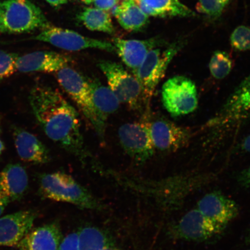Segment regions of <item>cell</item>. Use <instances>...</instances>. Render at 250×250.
I'll list each match as a JSON object with an SVG mask.
<instances>
[{
	"mask_svg": "<svg viewBox=\"0 0 250 250\" xmlns=\"http://www.w3.org/2000/svg\"><path fill=\"white\" fill-rule=\"evenodd\" d=\"M83 2L86 4H90L93 2V0H81Z\"/></svg>",
	"mask_w": 250,
	"mask_h": 250,
	"instance_id": "cell-37",
	"label": "cell"
},
{
	"mask_svg": "<svg viewBox=\"0 0 250 250\" xmlns=\"http://www.w3.org/2000/svg\"><path fill=\"white\" fill-rule=\"evenodd\" d=\"M56 77L59 83L76 103L99 136L104 138L105 127L103 126L96 114L87 78L68 66L58 71Z\"/></svg>",
	"mask_w": 250,
	"mask_h": 250,
	"instance_id": "cell-4",
	"label": "cell"
},
{
	"mask_svg": "<svg viewBox=\"0 0 250 250\" xmlns=\"http://www.w3.org/2000/svg\"><path fill=\"white\" fill-rule=\"evenodd\" d=\"M225 229L206 218L198 209L187 212L168 228L172 239L186 241L205 242L218 238Z\"/></svg>",
	"mask_w": 250,
	"mask_h": 250,
	"instance_id": "cell-8",
	"label": "cell"
},
{
	"mask_svg": "<svg viewBox=\"0 0 250 250\" xmlns=\"http://www.w3.org/2000/svg\"><path fill=\"white\" fill-rule=\"evenodd\" d=\"M162 103L172 117L191 113L198 105L195 83L184 76H175L166 82L162 89Z\"/></svg>",
	"mask_w": 250,
	"mask_h": 250,
	"instance_id": "cell-7",
	"label": "cell"
},
{
	"mask_svg": "<svg viewBox=\"0 0 250 250\" xmlns=\"http://www.w3.org/2000/svg\"><path fill=\"white\" fill-rule=\"evenodd\" d=\"M120 0H93L96 8L108 11L115 7Z\"/></svg>",
	"mask_w": 250,
	"mask_h": 250,
	"instance_id": "cell-30",
	"label": "cell"
},
{
	"mask_svg": "<svg viewBox=\"0 0 250 250\" xmlns=\"http://www.w3.org/2000/svg\"><path fill=\"white\" fill-rule=\"evenodd\" d=\"M148 17H192L195 13L179 0H132Z\"/></svg>",
	"mask_w": 250,
	"mask_h": 250,
	"instance_id": "cell-20",
	"label": "cell"
},
{
	"mask_svg": "<svg viewBox=\"0 0 250 250\" xmlns=\"http://www.w3.org/2000/svg\"><path fill=\"white\" fill-rule=\"evenodd\" d=\"M78 232V250L117 249L110 236L98 228L87 227Z\"/></svg>",
	"mask_w": 250,
	"mask_h": 250,
	"instance_id": "cell-22",
	"label": "cell"
},
{
	"mask_svg": "<svg viewBox=\"0 0 250 250\" xmlns=\"http://www.w3.org/2000/svg\"><path fill=\"white\" fill-rule=\"evenodd\" d=\"M233 62L229 55L223 51H216L212 56L209 69L215 79L222 80L229 74L232 69Z\"/></svg>",
	"mask_w": 250,
	"mask_h": 250,
	"instance_id": "cell-24",
	"label": "cell"
},
{
	"mask_svg": "<svg viewBox=\"0 0 250 250\" xmlns=\"http://www.w3.org/2000/svg\"><path fill=\"white\" fill-rule=\"evenodd\" d=\"M148 126L155 148L164 152H175L188 145L191 133L165 118H158Z\"/></svg>",
	"mask_w": 250,
	"mask_h": 250,
	"instance_id": "cell-11",
	"label": "cell"
},
{
	"mask_svg": "<svg viewBox=\"0 0 250 250\" xmlns=\"http://www.w3.org/2000/svg\"><path fill=\"white\" fill-rule=\"evenodd\" d=\"M58 250H78V232L68 234L62 239Z\"/></svg>",
	"mask_w": 250,
	"mask_h": 250,
	"instance_id": "cell-29",
	"label": "cell"
},
{
	"mask_svg": "<svg viewBox=\"0 0 250 250\" xmlns=\"http://www.w3.org/2000/svg\"><path fill=\"white\" fill-rule=\"evenodd\" d=\"M237 181L242 186L250 187V167L244 170L237 176Z\"/></svg>",
	"mask_w": 250,
	"mask_h": 250,
	"instance_id": "cell-31",
	"label": "cell"
},
{
	"mask_svg": "<svg viewBox=\"0 0 250 250\" xmlns=\"http://www.w3.org/2000/svg\"><path fill=\"white\" fill-rule=\"evenodd\" d=\"M98 65L107 78L109 89L119 101L133 109L140 108L144 98L142 87L137 78L116 62L103 61Z\"/></svg>",
	"mask_w": 250,
	"mask_h": 250,
	"instance_id": "cell-6",
	"label": "cell"
},
{
	"mask_svg": "<svg viewBox=\"0 0 250 250\" xmlns=\"http://www.w3.org/2000/svg\"><path fill=\"white\" fill-rule=\"evenodd\" d=\"M250 250V249H249V250Z\"/></svg>",
	"mask_w": 250,
	"mask_h": 250,
	"instance_id": "cell-39",
	"label": "cell"
},
{
	"mask_svg": "<svg viewBox=\"0 0 250 250\" xmlns=\"http://www.w3.org/2000/svg\"><path fill=\"white\" fill-rule=\"evenodd\" d=\"M233 96L240 107L250 111V74L234 90Z\"/></svg>",
	"mask_w": 250,
	"mask_h": 250,
	"instance_id": "cell-27",
	"label": "cell"
},
{
	"mask_svg": "<svg viewBox=\"0 0 250 250\" xmlns=\"http://www.w3.org/2000/svg\"><path fill=\"white\" fill-rule=\"evenodd\" d=\"M5 149V146L4 145V143L2 142V141L0 140V155L2 154L3 151H4Z\"/></svg>",
	"mask_w": 250,
	"mask_h": 250,
	"instance_id": "cell-36",
	"label": "cell"
},
{
	"mask_svg": "<svg viewBox=\"0 0 250 250\" xmlns=\"http://www.w3.org/2000/svg\"><path fill=\"white\" fill-rule=\"evenodd\" d=\"M102 250H118L117 249H112V248H107L104 249Z\"/></svg>",
	"mask_w": 250,
	"mask_h": 250,
	"instance_id": "cell-38",
	"label": "cell"
},
{
	"mask_svg": "<svg viewBox=\"0 0 250 250\" xmlns=\"http://www.w3.org/2000/svg\"><path fill=\"white\" fill-rule=\"evenodd\" d=\"M182 47V42H176L164 51L155 48L146 55L134 73L142 86L144 101L148 103L152 98L156 86L165 76L168 65Z\"/></svg>",
	"mask_w": 250,
	"mask_h": 250,
	"instance_id": "cell-5",
	"label": "cell"
},
{
	"mask_svg": "<svg viewBox=\"0 0 250 250\" xmlns=\"http://www.w3.org/2000/svg\"><path fill=\"white\" fill-rule=\"evenodd\" d=\"M28 186L29 177L20 164H9L0 173V192L11 202L22 198Z\"/></svg>",
	"mask_w": 250,
	"mask_h": 250,
	"instance_id": "cell-18",
	"label": "cell"
},
{
	"mask_svg": "<svg viewBox=\"0 0 250 250\" xmlns=\"http://www.w3.org/2000/svg\"><path fill=\"white\" fill-rule=\"evenodd\" d=\"M87 80L96 114L103 126L105 127L108 117L118 110L120 102L109 87L102 85L98 80L88 78Z\"/></svg>",
	"mask_w": 250,
	"mask_h": 250,
	"instance_id": "cell-19",
	"label": "cell"
},
{
	"mask_svg": "<svg viewBox=\"0 0 250 250\" xmlns=\"http://www.w3.org/2000/svg\"><path fill=\"white\" fill-rule=\"evenodd\" d=\"M32 39L51 43L57 48L70 51L95 48L113 52L115 46L105 41L88 38L76 31L59 27H48Z\"/></svg>",
	"mask_w": 250,
	"mask_h": 250,
	"instance_id": "cell-10",
	"label": "cell"
},
{
	"mask_svg": "<svg viewBox=\"0 0 250 250\" xmlns=\"http://www.w3.org/2000/svg\"><path fill=\"white\" fill-rule=\"evenodd\" d=\"M242 149L244 151L250 153V135L243 140L242 144Z\"/></svg>",
	"mask_w": 250,
	"mask_h": 250,
	"instance_id": "cell-33",
	"label": "cell"
},
{
	"mask_svg": "<svg viewBox=\"0 0 250 250\" xmlns=\"http://www.w3.org/2000/svg\"><path fill=\"white\" fill-rule=\"evenodd\" d=\"M62 237L58 223L31 229L17 246L20 250H58Z\"/></svg>",
	"mask_w": 250,
	"mask_h": 250,
	"instance_id": "cell-16",
	"label": "cell"
},
{
	"mask_svg": "<svg viewBox=\"0 0 250 250\" xmlns=\"http://www.w3.org/2000/svg\"><path fill=\"white\" fill-rule=\"evenodd\" d=\"M19 56L0 50V80L11 77L17 71L16 63Z\"/></svg>",
	"mask_w": 250,
	"mask_h": 250,
	"instance_id": "cell-26",
	"label": "cell"
},
{
	"mask_svg": "<svg viewBox=\"0 0 250 250\" xmlns=\"http://www.w3.org/2000/svg\"><path fill=\"white\" fill-rule=\"evenodd\" d=\"M230 43L237 51H245L250 49V28L245 26L236 28L231 34Z\"/></svg>",
	"mask_w": 250,
	"mask_h": 250,
	"instance_id": "cell-25",
	"label": "cell"
},
{
	"mask_svg": "<svg viewBox=\"0 0 250 250\" xmlns=\"http://www.w3.org/2000/svg\"><path fill=\"white\" fill-rule=\"evenodd\" d=\"M229 0H199L200 8L212 18L220 17Z\"/></svg>",
	"mask_w": 250,
	"mask_h": 250,
	"instance_id": "cell-28",
	"label": "cell"
},
{
	"mask_svg": "<svg viewBox=\"0 0 250 250\" xmlns=\"http://www.w3.org/2000/svg\"><path fill=\"white\" fill-rule=\"evenodd\" d=\"M118 136L125 151L139 164L145 163L154 155L155 146L150 135L148 121L122 125Z\"/></svg>",
	"mask_w": 250,
	"mask_h": 250,
	"instance_id": "cell-9",
	"label": "cell"
},
{
	"mask_svg": "<svg viewBox=\"0 0 250 250\" xmlns=\"http://www.w3.org/2000/svg\"><path fill=\"white\" fill-rule=\"evenodd\" d=\"M14 136L15 147L21 160L36 164H46L49 161L48 149L33 134L16 128Z\"/></svg>",
	"mask_w": 250,
	"mask_h": 250,
	"instance_id": "cell-17",
	"label": "cell"
},
{
	"mask_svg": "<svg viewBox=\"0 0 250 250\" xmlns=\"http://www.w3.org/2000/svg\"><path fill=\"white\" fill-rule=\"evenodd\" d=\"M10 202V199H9L7 196H5L0 192V215H1L3 212H4L5 209L7 207V206Z\"/></svg>",
	"mask_w": 250,
	"mask_h": 250,
	"instance_id": "cell-32",
	"label": "cell"
},
{
	"mask_svg": "<svg viewBox=\"0 0 250 250\" xmlns=\"http://www.w3.org/2000/svg\"><path fill=\"white\" fill-rule=\"evenodd\" d=\"M50 5L54 7H58L62 4H66L69 0H46Z\"/></svg>",
	"mask_w": 250,
	"mask_h": 250,
	"instance_id": "cell-34",
	"label": "cell"
},
{
	"mask_svg": "<svg viewBox=\"0 0 250 250\" xmlns=\"http://www.w3.org/2000/svg\"><path fill=\"white\" fill-rule=\"evenodd\" d=\"M69 59L58 53L37 51L19 56L16 63L17 70L21 73L43 72L54 73L68 66Z\"/></svg>",
	"mask_w": 250,
	"mask_h": 250,
	"instance_id": "cell-15",
	"label": "cell"
},
{
	"mask_svg": "<svg viewBox=\"0 0 250 250\" xmlns=\"http://www.w3.org/2000/svg\"><path fill=\"white\" fill-rule=\"evenodd\" d=\"M245 242L247 244H250V229H249V232L246 236Z\"/></svg>",
	"mask_w": 250,
	"mask_h": 250,
	"instance_id": "cell-35",
	"label": "cell"
},
{
	"mask_svg": "<svg viewBox=\"0 0 250 250\" xmlns=\"http://www.w3.org/2000/svg\"><path fill=\"white\" fill-rule=\"evenodd\" d=\"M118 23L125 30L137 31L148 23L149 17L132 0H124L112 9Z\"/></svg>",
	"mask_w": 250,
	"mask_h": 250,
	"instance_id": "cell-21",
	"label": "cell"
},
{
	"mask_svg": "<svg viewBox=\"0 0 250 250\" xmlns=\"http://www.w3.org/2000/svg\"><path fill=\"white\" fill-rule=\"evenodd\" d=\"M112 42L115 52L124 64L132 70L133 73L138 69L148 53L163 42L158 37L145 40L115 38Z\"/></svg>",
	"mask_w": 250,
	"mask_h": 250,
	"instance_id": "cell-14",
	"label": "cell"
},
{
	"mask_svg": "<svg viewBox=\"0 0 250 250\" xmlns=\"http://www.w3.org/2000/svg\"><path fill=\"white\" fill-rule=\"evenodd\" d=\"M49 27L42 9L29 0L0 1V34H21Z\"/></svg>",
	"mask_w": 250,
	"mask_h": 250,
	"instance_id": "cell-3",
	"label": "cell"
},
{
	"mask_svg": "<svg viewBox=\"0 0 250 250\" xmlns=\"http://www.w3.org/2000/svg\"><path fill=\"white\" fill-rule=\"evenodd\" d=\"M40 192L52 201L70 203L87 210L103 209L102 203L88 190L62 172L42 174L40 177Z\"/></svg>",
	"mask_w": 250,
	"mask_h": 250,
	"instance_id": "cell-2",
	"label": "cell"
},
{
	"mask_svg": "<svg viewBox=\"0 0 250 250\" xmlns=\"http://www.w3.org/2000/svg\"><path fill=\"white\" fill-rule=\"evenodd\" d=\"M37 212L20 211L0 218V246H17L32 229Z\"/></svg>",
	"mask_w": 250,
	"mask_h": 250,
	"instance_id": "cell-13",
	"label": "cell"
},
{
	"mask_svg": "<svg viewBox=\"0 0 250 250\" xmlns=\"http://www.w3.org/2000/svg\"><path fill=\"white\" fill-rule=\"evenodd\" d=\"M196 208L206 218L224 228L239 214L237 203L219 191L203 196L198 202Z\"/></svg>",
	"mask_w": 250,
	"mask_h": 250,
	"instance_id": "cell-12",
	"label": "cell"
},
{
	"mask_svg": "<svg viewBox=\"0 0 250 250\" xmlns=\"http://www.w3.org/2000/svg\"><path fill=\"white\" fill-rule=\"evenodd\" d=\"M77 18L90 30L108 34L114 32L110 15L107 11L96 8H86L78 15Z\"/></svg>",
	"mask_w": 250,
	"mask_h": 250,
	"instance_id": "cell-23",
	"label": "cell"
},
{
	"mask_svg": "<svg viewBox=\"0 0 250 250\" xmlns=\"http://www.w3.org/2000/svg\"><path fill=\"white\" fill-rule=\"evenodd\" d=\"M31 108L46 135L61 147L85 161L88 156L84 146L78 114L58 90L38 85L29 95Z\"/></svg>",
	"mask_w": 250,
	"mask_h": 250,
	"instance_id": "cell-1",
	"label": "cell"
}]
</instances>
